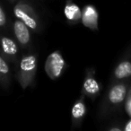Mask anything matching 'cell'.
Instances as JSON below:
<instances>
[{
	"instance_id": "obj_5",
	"label": "cell",
	"mask_w": 131,
	"mask_h": 131,
	"mask_svg": "<svg viewBox=\"0 0 131 131\" xmlns=\"http://www.w3.org/2000/svg\"><path fill=\"white\" fill-rule=\"evenodd\" d=\"M0 54L10 64H15L20 58V46L15 38L0 31Z\"/></svg>"
},
{
	"instance_id": "obj_3",
	"label": "cell",
	"mask_w": 131,
	"mask_h": 131,
	"mask_svg": "<svg viewBox=\"0 0 131 131\" xmlns=\"http://www.w3.org/2000/svg\"><path fill=\"white\" fill-rule=\"evenodd\" d=\"M13 13L15 18L25 24L31 31L40 32L42 31L43 26L40 15L29 1L18 0L13 7Z\"/></svg>"
},
{
	"instance_id": "obj_2",
	"label": "cell",
	"mask_w": 131,
	"mask_h": 131,
	"mask_svg": "<svg viewBox=\"0 0 131 131\" xmlns=\"http://www.w3.org/2000/svg\"><path fill=\"white\" fill-rule=\"evenodd\" d=\"M38 70V55L36 53H27L20 57L15 64V78L21 88L27 89L35 81Z\"/></svg>"
},
{
	"instance_id": "obj_6",
	"label": "cell",
	"mask_w": 131,
	"mask_h": 131,
	"mask_svg": "<svg viewBox=\"0 0 131 131\" xmlns=\"http://www.w3.org/2000/svg\"><path fill=\"white\" fill-rule=\"evenodd\" d=\"M67 68V63L60 51L56 50L49 55L46 59L45 71L51 80H57L64 73Z\"/></svg>"
},
{
	"instance_id": "obj_12",
	"label": "cell",
	"mask_w": 131,
	"mask_h": 131,
	"mask_svg": "<svg viewBox=\"0 0 131 131\" xmlns=\"http://www.w3.org/2000/svg\"><path fill=\"white\" fill-rule=\"evenodd\" d=\"M9 62L0 54V86L8 89L12 82V71Z\"/></svg>"
},
{
	"instance_id": "obj_10",
	"label": "cell",
	"mask_w": 131,
	"mask_h": 131,
	"mask_svg": "<svg viewBox=\"0 0 131 131\" xmlns=\"http://www.w3.org/2000/svg\"><path fill=\"white\" fill-rule=\"evenodd\" d=\"M84 97L81 95L71 108V120H72V128H78L82 126L84 118L87 113V106L85 103Z\"/></svg>"
},
{
	"instance_id": "obj_17",
	"label": "cell",
	"mask_w": 131,
	"mask_h": 131,
	"mask_svg": "<svg viewBox=\"0 0 131 131\" xmlns=\"http://www.w3.org/2000/svg\"><path fill=\"white\" fill-rule=\"evenodd\" d=\"M8 1H10L11 3H16L18 0H8Z\"/></svg>"
},
{
	"instance_id": "obj_4",
	"label": "cell",
	"mask_w": 131,
	"mask_h": 131,
	"mask_svg": "<svg viewBox=\"0 0 131 131\" xmlns=\"http://www.w3.org/2000/svg\"><path fill=\"white\" fill-rule=\"evenodd\" d=\"M95 68L91 67L85 69L84 81H83L81 95L84 98H89L94 101L100 95L102 90V84L96 78Z\"/></svg>"
},
{
	"instance_id": "obj_1",
	"label": "cell",
	"mask_w": 131,
	"mask_h": 131,
	"mask_svg": "<svg viewBox=\"0 0 131 131\" xmlns=\"http://www.w3.org/2000/svg\"><path fill=\"white\" fill-rule=\"evenodd\" d=\"M130 82V80H125L110 83V87L102 99L99 110V117L101 118H105L118 111L123 105Z\"/></svg>"
},
{
	"instance_id": "obj_15",
	"label": "cell",
	"mask_w": 131,
	"mask_h": 131,
	"mask_svg": "<svg viewBox=\"0 0 131 131\" xmlns=\"http://www.w3.org/2000/svg\"><path fill=\"white\" fill-rule=\"evenodd\" d=\"M124 131H131V118H129V119L126 122V124L123 127Z\"/></svg>"
},
{
	"instance_id": "obj_11",
	"label": "cell",
	"mask_w": 131,
	"mask_h": 131,
	"mask_svg": "<svg viewBox=\"0 0 131 131\" xmlns=\"http://www.w3.org/2000/svg\"><path fill=\"white\" fill-rule=\"evenodd\" d=\"M64 15L70 24H77L81 22L82 9L73 0H67V3L64 6Z\"/></svg>"
},
{
	"instance_id": "obj_7",
	"label": "cell",
	"mask_w": 131,
	"mask_h": 131,
	"mask_svg": "<svg viewBox=\"0 0 131 131\" xmlns=\"http://www.w3.org/2000/svg\"><path fill=\"white\" fill-rule=\"evenodd\" d=\"M131 78V46L118 61L110 79V83L130 80Z\"/></svg>"
},
{
	"instance_id": "obj_16",
	"label": "cell",
	"mask_w": 131,
	"mask_h": 131,
	"mask_svg": "<svg viewBox=\"0 0 131 131\" xmlns=\"http://www.w3.org/2000/svg\"><path fill=\"white\" fill-rule=\"evenodd\" d=\"M109 131H122L123 130V127H118V126H113L108 128Z\"/></svg>"
},
{
	"instance_id": "obj_9",
	"label": "cell",
	"mask_w": 131,
	"mask_h": 131,
	"mask_svg": "<svg viewBox=\"0 0 131 131\" xmlns=\"http://www.w3.org/2000/svg\"><path fill=\"white\" fill-rule=\"evenodd\" d=\"M81 23L84 27L97 31L99 30V13L93 5H86L82 9Z\"/></svg>"
},
{
	"instance_id": "obj_8",
	"label": "cell",
	"mask_w": 131,
	"mask_h": 131,
	"mask_svg": "<svg viewBox=\"0 0 131 131\" xmlns=\"http://www.w3.org/2000/svg\"><path fill=\"white\" fill-rule=\"evenodd\" d=\"M11 30L14 34V38L18 42L21 49H29L31 47V30L25 24L15 18V20L11 24Z\"/></svg>"
},
{
	"instance_id": "obj_14",
	"label": "cell",
	"mask_w": 131,
	"mask_h": 131,
	"mask_svg": "<svg viewBox=\"0 0 131 131\" xmlns=\"http://www.w3.org/2000/svg\"><path fill=\"white\" fill-rule=\"evenodd\" d=\"M123 105H124L125 112L127 113V115L129 118H131V82L128 86V89H127V95H126Z\"/></svg>"
},
{
	"instance_id": "obj_13",
	"label": "cell",
	"mask_w": 131,
	"mask_h": 131,
	"mask_svg": "<svg viewBox=\"0 0 131 131\" xmlns=\"http://www.w3.org/2000/svg\"><path fill=\"white\" fill-rule=\"evenodd\" d=\"M9 29H11L9 18H8L4 6L0 4V31H7V30Z\"/></svg>"
}]
</instances>
